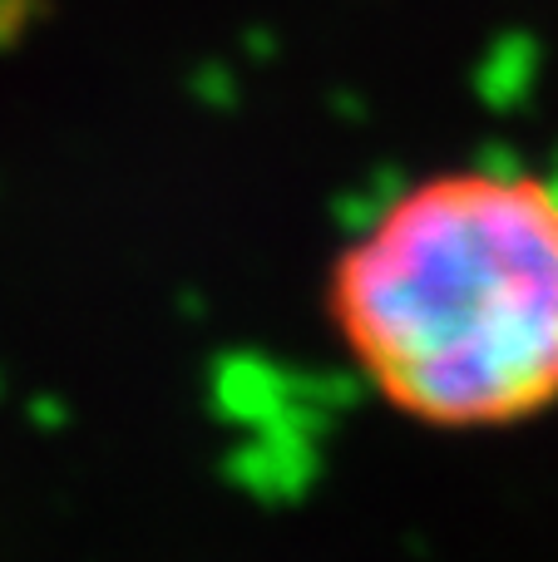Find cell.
Wrapping results in <instances>:
<instances>
[{
  "instance_id": "6da1fadb",
  "label": "cell",
  "mask_w": 558,
  "mask_h": 562,
  "mask_svg": "<svg viewBox=\"0 0 558 562\" xmlns=\"http://www.w3.org/2000/svg\"><path fill=\"white\" fill-rule=\"evenodd\" d=\"M326 311L361 380L431 429L558 405V188L450 168L395 193L332 267Z\"/></svg>"
}]
</instances>
